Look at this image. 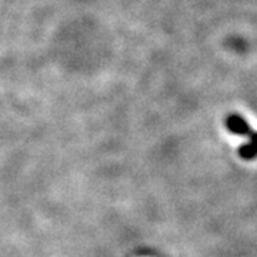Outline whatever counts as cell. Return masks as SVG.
<instances>
[{
  "label": "cell",
  "mask_w": 257,
  "mask_h": 257,
  "mask_svg": "<svg viewBox=\"0 0 257 257\" xmlns=\"http://www.w3.org/2000/svg\"><path fill=\"white\" fill-rule=\"evenodd\" d=\"M226 127L229 128L231 133L239 135V136H250L254 130L248 126V123L239 114H231L226 119Z\"/></svg>",
  "instance_id": "cell-1"
},
{
  "label": "cell",
  "mask_w": 257,
  "mask_h": 257,
  "mask_svg": "<svg viewBox=\"0 0 257 257\" xmlns=\"http://www.w3.org/2000/svg\"><path fill=\"white\" fill-rule=\"evenodd\" d=\"M248 139H250V142L247 145H244L239 149L240 157L244 160H251V159L257 157V132H253L248 136Z\"/></svg>",
  "instance_id": "cell-2"
}]
</instances>
